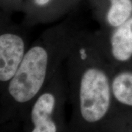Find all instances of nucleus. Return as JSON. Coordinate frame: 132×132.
I'll list each match as a JSON object with an SVG mask.
<instances>
[{
  "label": "nucleus",
  "mask_w": 132,
  "mask_h": 132,
  "mask_svg": "<svg viewBox=\"0 0 132 132\" xmlns=\"http://www.w3.org/2000/svg\"><path fill=\"white\" fill-rule=\"evenodd\" d=\"M68 93L75 101L81 121L88 126L102 123L113 104L112 66L98 32L79 30L64 63Z\"/></svg>",
  "instance_id": "nucleus-1"
},
{
  "label": "nucleus",
  "mask_w": 132,
  "mask_h": 132,
  "mask_svg": "<svg viewBox=\"0 0 132 132\" xmlns=\"http://www.w3.org/2000/svg\"><path fill=\"white\" fill-rule=\"evenodd\" d=\"M77 25L65 21L47 29L40 40L24 54L7 91L16 103L32 101L64 65L74 38Z\"/></svg>",
  "instance_id": "nucleus-2"
},
{
  "label": "nucleus",
  "mask_w": 132,
  "mask_h": 132,
  "mask_svg": "<svg viewBox=\"0 0 132 132\" xmlns=\"http://www.w3.org/2000/svg\"><path fill=\"white\" fill-rule=\"evenodd\" d=\"M68 93L64 65L35 98L30 112L32 132H58L56 115L62 101Z\"/></svg>",
  "instance_id": "nucleus-3"
},
{
  "label": "nucleus",
  "mask_w": 132,
  "mask_h": 132,
  "mask_svg": "<svg viewBox=\"0 0 132 132\" xmlns=\"http://www.w3.org/2000/svg\"><path fill=\"white\" fill-rule=\"evenodd\" d=\"M98 33L113 68L132 64V16L117 28Z\"/></svg>",
  "instance_id": "nucleus-4"
},
{
  "label": "nucleus",
  "mask_w": 132,
  "mask_h": 132,
  "mask_svg": "<svg viewBox=\"0 0 132 132\" xmlns=\"http://www.w3.org/2000/svg\"><path fill=\"white\" fill-rule=\"evenodd\" d=\"M24 38L13 32L0 35V82L9 83L26 53Z\"/></svg>",
  "instance_id": "nucleus-5"
},
{
  "label": "nucleus",
  "mask_w": 132,
  "mask_h": 132,
  "mask_svg": "<svg viewBox=\"0 0 132 132\" xmlns=\"http://www.w3.org/2000/svg\"><path fill=\"white\" fill-rule=\"evenodd\" d=\"M111 87L113 102L132 108V64L112 67Z\"/></svg>",
  "instance_id": "nucleus-6"
},
{
  "label": "nucleus",
  "mask_w": 132,
  "mask_h": 132,
  "mask_svg": "<svg viewBox=\"0 0 132 132\" xmlns=\"http://www.w3.org/2000/svg\"><path fill=\"white\" fill-rule=\"evenodd\" d=\"M108 7L101 17V32H109L132 16V0H107Z\"/></svg>",
  "instance_id": "nucleus-7"
},
{
  "label": "nucleus",
  "mask_w": 132,
  "mask_h": 132,
  "mask_svg": "<svg viewBox=\"0 0 132 132\" xmlns=\"http://www.w3.org/2000/svg\"><path fill=\"white\" fill-rule=\"evenodd\" d=\"M56 2V0H33V3L37 7L40 9H47L46 21L48 22V16L50 13V10L52 7V5Z\"/></svg>",
  "instance_id": "nucleus-8"
}]
</instances>
